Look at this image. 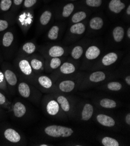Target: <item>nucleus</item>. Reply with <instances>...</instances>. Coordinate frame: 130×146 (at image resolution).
Returning a JSON list of instances; mask_svg holds the SVG:
<instances>
[{
  "label": "nucleus",
  "mask_w": 130,
  "mask_h": 146,
  "mask_svg": "<svg viewBox=\"0 0 130 146\" xmlns=\"http://www.w3.org/2000/svg\"><path fill=\"white\" fill-rule=\"evenodd\" d=\"M86 74L84 70H79L75 74L57 80L54 82L55 93L66 94L78 90Z\"/></svg>",
  "instance_id": "obj_1"
},
{
  "label": "nucleus",
  "mask_w": 130,
  "mask_h": 146,
  "mask_svg": "<svg viewBox=\"0 0 130 146\" xmlns=\"http://www.w3.org/2000/svg\"><path fill=\"white\" fill-rule=\"evenodd\" d=\"M116 75L114 72L106 69L92 70L90 74L86 72V74L82 82L79 90H86L92 88L103 82L115 78Z\"/></svg>",
  "instance_id": "obj_2"
},
{
  "label": "nucleus",
  "mask_w": 130,
  "mask_h": 146,
  "mask_svg": "<svg viewBox=\"0 0 130 146\" xmlns=\"http://www.w3.org/2000/svg\"><path fill=\"white\" fill-rule=\"evenodd\" d=\"M17 93L22 98L35 104H39L43 93L32 84L19 78L17 86Z\"/></svg>",
  "instance_id": "obj_3"
},
{
  "label": "nucleus",
  "mask_w": 130,
  "mask_h": 146,
  "mask_svg": "<svg viewBox=\"0 0 130 146\" xmlns=\"http://www.w3.org/2000/svg\"><path fill=\"white\" fill-rule=\"evenodd\" d=\"M42 107L45 113L50 117L60 120L67 118L59 104L51 94H46L43 97Z\"/></svg>",
  "instance_id": "obj_4"
},
{
  "label": "nucleus",
  "mask_w": 130,
  "mask_h": 146,
  "mask_svg": "<svg viewBox=\"0 0 130 146\" xmlns=\"http://www.w3.org/2000/svg\"><path fill=\"white\" fill-rule=\"evenodd\" d=\"M80 62L74 61L69 58H67L59 68L51 73L50 76L54 82L59 79L75 74L80 70Z\"/></svg>",
  "instance_id": "obj_5"
},
{
  "label": "nucleus",
  "mask_w": 130,
  "mask_h": 146,
  "mask_svg": "<svg viewBox=\"0 0 130 146\" xmlns=\"http://www.w3.org/2000/svg\"><path fill=\"white\" fill-rule=\"evenodd\" d=\"M102 54V49L96 43L91 42L86 48L82 56L83 60L81 63V70H87L97 61Z\"/></svg>",
  "instance_id": "obj_6"
},
{
  "label": "nucleus",
  "mask_w": 130,
  "mask_h": 146,
  "mask_svg": "<svg viewBox=\"0 0 130 146\" xmlns=\"http://www.w3.org/2000/svg\"><path fill=\"white\" fill-rule=\"evenodd\" d=\"M5 81L10 95H14L17 93V86L19 81V76L15 68L8 63H3L1 65Z\"/></svg>",
  "instance_id": "obj_7"
},
{
  "label": "nucleus",
  "mask_w": 130,
  "mask_h": 146,
  "mask_svg": "<svg viewBox=\"0 0 130 146\" xmlns=\"http://www.w3.org/2000/svg\"><path fill=\"white\" fill-rule=\"evenodd\" d=\"M51 94L59 104L66 117L69 118H74L77 108L74 100L71 97L67 96L65 94L61 93H53Z\"/></svg>",
  "instance_id": "obj_8"
},
{
  "label": "nucleus",
  "mask_w": 130,
  "mask_h": 146,
  "mask_svg": "<svg viewBox=\"0 0 130 146\" xmlns=\"http://www.w3.org/2000/svg\"><path fill=\"white\" fill-rule=\"evenodd\" d=\"M43 132L46 136L53 139H66L72 137L75 133L73 128L58 125L46 126Z\"/></svg>",
  "instance_id": "obj_9"
},
{
  "label": "nucleus",
  "mask_w": 130,
  "mask_h": 146,
  "mask_svg": "<svg viewBox=\"0 0 130 146\" xmlns=\"http://www.w3.org/2000/svg\"><path fill=\"white\" fill-rule=\"evenodd\" d=\"M15 69L19 78L31 83L36 74L34 73L27 58L18 56L15 61Z\"/></svg>",
  "instance_id": "obj_10"
},
{
  "label": "nucleus",
  "mask_w": 130,
  "mask_h": 146,
  "mask_svg": "<svg viewBox=\"0 0 130 146\" xmlns=\"http://www.w3.org/2000/svg\"><path fill=\"white\" fill-rule=\"evenodd\" d=\"M31 83L42 93L51 94L55 93L54 83L50 76L43 74H36Z\"/></svg>",
  "instance_id": "obj_11"
},
{
  "label": "nucleus",
  "mask_w": 130,
  "mask_h": 146,
  "mask_svg": "<svg viewBox=\"0 0 130 146\" xmlns=\"http://www.w3.org/2000/svg\"><path fill=\"white\" fill-rule=\"evenodd\" d=\"M120 54L117 51H111L107 53L102 58H99L97 61L92 65L89 70L106 69L116 63L120 58Z\"/></svg>",
  "instance_id": "obj_12"
},
{
  "label": "nucleus",
  "mask_w": 130,
  "mask_h": 146,
  "mask_svg": "<svg viewBox=\"0 0 130 146\" xmlns=\"http://www.w3.org/2000/svg\"><path fill=\"white\" fill-rule=\"evenodd\" d=\"M70 47L60 45H50L41 48L40 52L45 58L67 56L69 55Z\"/></svg>",
  "instance_id": "obj_13"
},
{
  "label": "nucleus",
  "mask_w": 130,
  "mask_h": 146,
  "mask_svg": "<svg viewBox=\"0 0 130 146\" xmlns=\"http://www.w3.org/2000/svg\"><path fill=\"white\" fill-rule=\"evenodd\" d=\"M2 137L9 144L14 145H22L25 141L22 134L12 127H6L2 130Z\"/></svg>",
  "instance_id": "obj_14"
},
{
  "label": "nucleus",
  "mask_w": 130,
  "mask_h": 146,
  "mask_svg": "<svg viewBox=\"0 0 130 146\" xmlns=\"http://www.w3.org/2000/svg\"><path fill=\"white\" fill-rule=\"evenodd\" d=\"M95 113V107L89 102H84L77 106L75 117L81 122L89 121Z\"/></svg>",
  "instance_id": "obj_15"
},
{
  "label": "nucleus",
  "mask_w": 130,
  "mask_h": 146,
  "mask_svg": "<svg viewBox=\"0 0 130 146\" xmlns=\"http://www.w3.org/2000/svg\"><path fill=\"white\" fill-rule=\"evenodd\" d=\"M86 23L80 22L72 25L68 29L65 37L67 42H74L83 36L86 30Z\"/></svg>",
  "instance_id": "obj_16"
},
{
  "label": "nucleus",
  "mask_w": 130,
  "mask_h": 146,
  "mask_svg": "<svg viewBox=\"0 0 130 146\" xmlns=\"http://www.w3.org/2000/svg\"><path fill=\"white\" fill-rule=\"evenodd\" d=\"M91 42L90 40H83L71 47H70L69 58L74 61L80 62L79 60L82 58L86 48L91 43Z\"/></svg>",
  "instance_id": "obj_17"
},
{
  "label": "nucleus",
  "mask_w": 130,
  "mask_h": 146,
  "mask_svg": "<svg viewBox=\"0 0 130 146\" xmlns=\"http://www.w3.org/2000/svg\"><path fill=\"white\" fill-rule=\"evenodd\" d=\"M26 58L29 61L31 67L35 74H43V72H45V60L43 56L33 54Z\"/></svg>",
  "instance_id": "obj_18"
},
{
  "label": "nucleus",
  "mask_w": 130,
  "mask_h": 146,
  "mask_svg": "<svg viewBox=\"0 0 130 146\" xmlns=\"http://www.w3.org/2000/svg\"><path fill=\"white\" fill-rule=\"evenodd\" d=\"M11 112L15 118L23 119L29 114V111L25 103L21 101H16L12 103Z\"/></svg>",
  "instance_id": "obj_19"
},
{
  "label": "nucleus",
  "mask_w": 130,
  "mask_h": 146,
  "mask_svg": "<svg viewBox=\"0 0 130 146\" xmlns=\"http://www.w3.org/2000/svg\"><path fill=\"white\" fill-rule=\"evenodd\" d=\"M67 59V56L54 57L50 58H45V70L51 74V72L59 68L60 65Z\"/></svg>",
  "instance_id": "obj_20"
},
{
  "label": "nucleus",
  "mask_w": 130,
  "mask_h": 146,
  "mask_svg": "<svg viewBox=\"0 0 130 146\" xmlns=\"http://www.w3.org/2000/svg\"><path fill=\"white\" fill-rule=\"evenodd\" d=\"M95 118L97 122L103 127L113 129L118 126V123L115 119L107 114L102 113H97Z\"/></svg>",
  "instance_id": "obj_21"
},
{
  "label": "nucleus",
  "mask_w": 130,
  "mask_h": 146,
  "mask_svg": "<svg viewBox=\"0 0 130 146\" xmlns=\"http://www.w3.org/2000/svg\"><path fill=\"white\" fill-rule=\"evenodd\" d=\"M37 50L36 44L33 41H27L22 45L21 48L19 56L27 57L33 54Z\"/></svg>",
  "instance_id": "obj_22"
},
{
  "label": "nucleus",
  "mask_w": 130,
  "mask_h": 146,
  "mask_svg": "<svg viewBox=\"0 0 130 146\" xmlns=\"http://www.w3.org/2000/svg\"><path fill=\"white\" fill-rule=\"evenodd\" d=\"M126 8L125 4L122 0H110L109 4V10L114 14H120Z\"/></svg>",
  "instance_id": "obj_23"
},
{
  "label": "nucleus",
  "mask_w": 130,
  "mask_h": 146,
  "mask_svg": "<svg viewBox=\"0 0 130 146\" xmlns=\"http://www.w3.org/2000/svg\"><path fill=\"white\" fill-rule=\"evenodd\" d=\"M63 26L61 24H55L53 25L49 30L46 37L47 40L54 41L59 38L63 30Z\"/></svg>",
  "instance_id": "obj_24"
},
{
  "label": "nucleus",
  "mask_w": 130,
  "mask_h": 146,
  "mask_svg": "<svg viewBox=\"0 0 130 146\" xmlns=\"http://www.w3.org/2000/svg\"><path fill=\"white\" fill-rule=\"evenodd\" d=\"M96 104L100 108L106 110H112L116 108L119 103L117 101L110 98H102L98 100Z\"/></svg>",
  "instance_id": "obj_25"
},
{
  "label": "nucleus",
  "mask_w": 130,
  "mask_h": 146,
  "mask_svg": "<svg viewBox=\"0 0 130 146\" xmlns=\"http://www.w3.org/2000/svg\"><path fill=\"white\" fill-rule=\"evenodd\" d=\"M14 40H15L14 33L11 31H7L3 34L1 37V46L4 49H9L13 44Z\"/></svg>",
  "instance_id": "obj_26"
},
{
  "label": "nucleus",
  "mask_w": 130,
  "mask_h": 146,
  "mask_svg": "<svg viewBox=\"0 0 130 146\" xmlns=\"http://www.w3.org/2000/svg\"><path fill=\"white\" fill-rule=\"evenodd\" d=\"M54 12L51 9H46L40 15L39 18V24L42 27L48 26L53 19Z\"/></svg>",
  "instance_id": "obj_27"
},
{
  "label": "nucleus",
  "mask_w": 130,
  "mask_h": 146,
  "mask_svg": "<svg viewBox=\"0 0 130 146\" xmlns=\"http://www.w3.org/2000/svg\"><path fill=\"white\" fill-rule=\"evenodd\" d=\"M104 24V19L102 17L96 16L90 19L88 23L89 29L92 32H97L102 29Z\"/></svg>",
  "instance_id": "obj_28"
},
{
  "label": "nucleus",
  "mask_w": 130,
  "mask_h": 146,
  "mask_svg": "<svg viewBox=\"0 0 130 146\" xmlns=\"http://www.w3.org/2000/svg\"><path fill=\"white\" fill-rule=\"evenodd\" d=\"M75 8V4L73 3H68L64 5L59 12V18L61 19H66L69 18Z\"/></svg>",
  "instance_id": "obj_29"
},
{
  "label": "nucleus",
  "mask_w": 130,
  "mask_h": 146,
  "mask_svg": "<svg viewBox=\"0 0 130 146\" xmlns=\"http://www.w3.org/2000/svg\"><path fill=\"white\" fill-rule=\"evenodd\" d=\"M89 14V12L85 10H79L75 12L73 15H72L70 22L72 24L78 23L83 22L87 18Z\"/></svg>",
  "instance_id": "obj_30"
},
{
  "label": "nucleus",
  "mask_w": 130,
  "mask_h": 146,
  "mask_svg": "<svg viewBox=\"0 0 130 146\" xmlns=\"http://www.w3.org/2000/svg\"><path fill=\"white\" fill-rule=\"evenodd\" d=\"M125 29L122 26H115L112 31L113 39L116 43L121 42L125 36Z\"/></svg>",
  "instance_id": "obj_31"
},
{
  "label": "nucleus",
  "mask_w": 130,
  "mask_h": 146,
  "mask_svg": "<svg viewBox=\"0 0 130 146\" xmlns=\"http://www.w3.org/2000/svg\"><path fill=\"white\" fill-rule=\"evenodd\" d=\"M104 84V89L114 92L121 91L124 87L123 83L119 81H109Z\"/></svg>",
  "instance_id": "obj_32"
},
{
  "label": "nucleus",
  "mask_w": 130,
  "mask_h": 146,
  "mask_svg": "<svg viewBox=\"0 0 130 146\" xmlns=\"http://www.w3.org/2000/svg\"><path fill=\"white\" fill-rule=\"evenodd\" d=\"M28 14L23 13L22 14L19 18V24L21 25V27L24 29H28L31 26L32 23V19L33 17L31 15L29 14V15H27Z\"/></svg>",
  "instance_id": "obj_33"
},
{
  "label": "nucleus",
  "mask_w": 130,
  "mask_h": 146,
  "mask_svg": "<svg viewBox=\"0 0 130 146\" xmlns=\"http://www.w3.org/2000/svg\"><path fill=\"white\" fill-rule=\"evenodd\" d=\"M0 106L4 110L11 112L12 103L7 98L6 94L1 90H0Z\"/></svg>",
  "instance_id": "obj_34"
},
{
  "label": "nucleus",
  "mask_w": 130,
  "mask_h": 146,
  "mask_svg": "<svg viewBox=\"0 0 130 146\" xmlns=\"http://www.w3.org/2000/svg\"><path fill=\"white\" fill-rule=\"evenodd\" d=\"M101 144L103 146H120V143L118 140L110 136H105L101 139Z\"/></svg>",
  "instance_id": "obj_35"
},
{
  "label": "nucleus",
  "mask_w": 130,
  "mask_h": 146,
  "mask_svg": "<svg viewBox=\"0 0 130 146\" xmlns=\"http://www.w3.org/2000/svg\"><path fill=\"white\" fill-rule=\"evenodd\" d=\"M0 90L4 92L6 95H10L4 74L1 69H0Z\"/></svg>",
  "instance_id": "obj_36"
},
{
  "label": "nucleus",
  "mask_w": 130,
  "mask_h": 146,
  "mask_svg": "<svg viewBox=\"0 0 130 146\" xmlns=\"http://www.w3.org/2000/svg\"><path fill=\"white\" fill-rule=\"evenodd\" d=\"M12 6V0H1L0 1V11H8Z\"/></svg>",
  "instance_id": "obj_37"
},
{
  "label": "nucleus",
  "mask_w": 130,
  "mask_h": 146,
  "mask_svg": "<svg viewBox=\"0 0 130 146\" xmlns=\"http://www.w3.org/2000/svg\"><path fill=\"white\" fill-rule=\"evenodd\" d=\"M84 3L88 7L96 8L102 5L103 0H85Z\"/></svg>",
  "instance_id": "obj_38"
},
{
  "label": "nucleus",
  "mask_w": 130,
  "mask_h": 146,
  "mask_svg": "<svg viewBox=\"0 0 130 146\" xmlns=\"http://www.w3.org/2000/svg\"><path fill=\"white\" fill-rule=\"evenodd\" d=\"M11 22L6 19H0V32H3L8 29Z\"/></svg>",
  "instance_id": "obj_39"
},
{
  "label": "nucleus",
  "mask_w": 130,
  "mask_h": 146,
  "mask_svg": "<svg viewBox=\"0 0 130 146\" xmlns=\"http://www.w3.org/2000/svg\"><path fill=\"white\" fill-rule=\"evenodd\" d=\"M38 0H24L23 2V8L29 9L33 7L37 3Z\"/></svg>",
  "instance_id": "obj_40"
},
{
  "label": "nucleus",
  "mask_w": 130,
  "mask_h": 146,
  "mask_svg": "<svg viewBox=\"0 0 130 146\" xmlns=\"http://www.w3.org/2000/svg\"><path fill=\"white\" fill-rule=\"evenodd\" d=\"M24 0H12V6L15 8L19 7L23 2Z\"/></svg>",
  "instance_id": "obj_41"
},
{
  "label": "nucleus",
  "mask_w": 130,
  "mask_h": 146,
  "mask_svg": "<svg viewBox=\"0 0 130 146\" xmlns=\"http://www.w3.org/2000/svg\"><path fill=\"white\" fill-rule=\"evenodd\" d=\"M125 122L128 126H130V113H127L125 116Z\"/></svg>",
  "instance_id": "obj_42"
},
{
  "label": "nucleus",
  "mask_w": 130,
  "mask_h": 146,
  "mask_svg": "<svg viewBox=\"0 0 130 146\" xmlns=\"http://www.w3.org/2000/svg\"><path fill=\"white\" fill-rule=\"evenodd\" d=\"M5 116V113L4 111V110L0 106V121L3 120Z\"/></svg>",
  "instance_id": "obj_43"
},
{
  "label": "nucleus",
  "mask_w": 130,
  "mask_h": 146,
  "mask_svg": "<svg viewBox=\"0 0 130 146\" xmlns=\"http://www.w3.org/2000/svg\"><path fill=\"white\" fill-rule=\"evenodd\" d=\"M124 81H125V84L129 86H130V75L128 74V75H127L125 77H124Z\"/></svg>",
  "instance_id": "obj_44"
},
{
  "label": "nucleus",
  "mask_w": 130,
  "mask_h": 146,
  "mask_svg": "<svg viewBox=\"0 0 130 146\" xmlns=\"http://www.w3.org/2000/svg\"><path fill=\"white\" fill-rule=\"evenodd\" d=\"M125 16H127L128 17L130 16V5L129 4L128 5V7L125 9Z\"/></svg>",
  "instance_id": "obj_45"
},
{
  "label": "nucleus",
  "mask_w": 130,
  "mask_h": 146,
  "mask_svg": "<svg viewBox=\"0 0 130 146\" xmlns=\"http://www.w3.org/2000/svg\"><path fill=\"white\" fill-rule=\"evenodd\" d=\"M126 36L128 39H130V27H129L126 32Z\"/></svg>",
  "instance_id": "obj_46"
},
{
  "label": "nucleus",
  "mask_w": 130,
  "mask_h": 146,
  "mask_svg": "<svg viewBox=\"0 0 130 146\" xmlns=\"http://www.w3.org/2000/svg\"><path fill=\"white\" fill-rule=\"evenodd\" d=\"M37 145L38 146H49V145H51L49 144H45V143H42V144H38Z\"/></svg>",
  "instance_id": "obj_47"
},
{
  "label": "nucleus",
  "mask_w": 130,
  "mask_h": 146,
  "mask_svg": "<svg viewBox=\"0 0 130 146\" xmlns=\"http://www.w3.org/2000/svg\"><path fill=\"white\" fill-rule=\"evenodd\" d=\"M69 1H76V0H69Z\"/></svg>",
  "instance_id": "obj_48"
}]
</instances>
